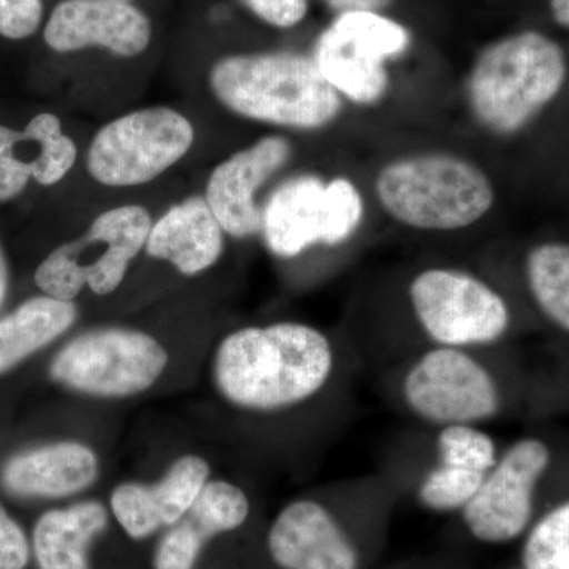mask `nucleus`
Wrapping results in <instances>:
<instances>
[{
	"label": "nucleus",
	"instance_id": "nucleus-19",
	"mask_svg": "<svg viewBox=\"0 0 569 569\" xmlns=\"http://www.w3.org/2000/svg\"><path fill=\"white\" fill-rule=\"evenodd\" d=\"M253 512V498L244 482L213 477L197 503L176 526L167 529L153 550V569H194L212 539L242 529Z\"/></svg>",
	"mask_w": 569,
	"mask_h": 569
},
{
	"label": "nucleus",
	"instance_id": "nucleus-32",
	"mask_svg": "<svg viewBox=\"0 0 569 569\" xmlns=\"http://www.w3.org/2000/svg\"><path fill=\"white\" fill-rule=\"evenodd\" d=\"M119 2H132V0H119Z\"/></svg>",
	"mask_w": 569,
	"mask_h": 569
},
{
	"label": "nucleus",
	"instance_id": "nucleus-2",
	"mask_svg": "<svg viewBox=\"0 0 569 569\" xmlns=\"http://www.w3.org/2000/svg\"><path fill=\"white\" fill-rule=\"evenodd\" d=\"M395 316L350 337L367 365L380 369L429 348L503 347L515 329L507 295L477 269L427 263L400 280Z\"/></svg>",
	"mask_w": 569,
	"mask_h": 569
},
{
	"label": "nucleus",
	"instance_id": "nucleus-7",
	"mask_svg": "<svg viewBox=\"0 0 569 569\" xmlns=\"http://www.w3.org/2000/svg\"><path fill=\"white\" fill-rule=\"evenodd\" d=\"M163 337L138 326H97L71 336L52 356L56 387L93 402H129L156 391L173 369Z\"/></svg>",
	"mask_w": 569,
	"mask_h": 569
},
{
	"label": "nucleus",
	"instance_id": "nucleus-28",
	"mask_svg": "<svg viewBox=\"0 0 569 569\" xmlns=\"http://www.w3.org/2000/svg\"><path fill=\"white\" fill-rule=\"evenodd\" d=\"M264 24L291 29L301 24L309 13V0H239Z\"/></svg>",
	"mask_w": 569,
	"mask_h": 569
},
{
	"label": "nucleus",
	"instance_id": "nucleus-23",
	"mask_svg": "<svg viewBox=\"0 0 569 569\" xmlns=\"http://www.w3.org/2000/svg\"><path fill=\"white\" fill-rule=\"evenodd\" d=\"M78 318L77 302L43 293L0 317V378L69 335Z\"/></svg>",
	"mask_w": 569,
	"mask_h": 569
},
{
	"label": "nucleus",
	"instance_id": "nucleus-5",
	"mask_svg": "<svg viewBox=\"0 0 569 569\" xmlns=\"http://www.w3.org/2000/svg\"><path fill=\"white\" fill-rule=\"evenodd\" d=\"M373 197L397 227L419 234H455L481 223L497 190L488 171L458 152L418 151L378 168Z\"/></svg>",
	"mask_w": 569,
	"mask_h": 569
},
{
	"label": "nucleus",
	"instance_id": "nucleus-10",
	"mask_svg": "<svg viewBox=\"0 0 569 569\" xmlns=\"http://www.w3.org/2000/svg\"><path fill=\"white\" fill-rule=\"evenodd\" d=\"M153 220L144 206L122 204L97 216L88 231L63 242L37 266L33 282L43 295L74 301L86 290L107 298L122 287L144 252Z\"/></svg>",
	"mask_w": 569,
	"mask_h": 569
},
{
	"label": "nucleus",
	"instance_id": "nucleus-30",
	"mask_svg": "<svg viewBox=\"0 0 569 569\" xmlns=\"http://www.w3.org/2000/svg\"><path fill=\"white\" fill-rule=\"evenodd\" d=\"M10 287V269L9 260L7 254L0 247V309H2L3 302H6L7 295H9Z\"/></svg>",
	"mask_w": 569,
	"mask_h": 569
},
{
	"label": "nucleus",
	"instance_id": "nucleus-8",
	"mask_svg": "<svg viewBox=\"0 0 569 569\" xmlns=\"http://www.w3.org/2000/svg\"><path fill=\"white\" fill-rule=\"evenodd\" d=\"M366 212L365 194L348 176L295 174L261 204L260 238L268 253L283 263L313 250L337 252L353 244Z\"/></svg>",
	"mask_w": 569,
	"mask_h": 569
},
{
	"label": "nucleus",
	"instance_id": "nucleus-27",
	"mask_svg": "<svg viewBox=\"0 0 569 569\" xmlns=\"http://www.w3.org/2000/svg\"><path fill=\"white\" fill-rule=\"evenodd\" d=\"M31 557V539L0 501V569H26Z\"/></svg>",
	"mask_w": 569,
	"mask_h": 569
},
{
	"label": "nucleus",
	"instance_id": "nucleus-4",
	"mask_svg": "<svg viewBox=\"0 0 569 569\" xmlns=\"http://www.w3.org/2000/svg\"><path fill=\"white\" fill-rule=\"evenodd\" d=\"M208 80L224 110L247 121L296 132L328 129L347 107L312 56L298 51L228 54L213 63Z\"/></svg>",
	"mask_w": 569,
	"mask_h": 569
},
{
	"label": "nucleus",
	"instance_id": "nucleus-15",
	"mask_svg": "<svg viewBox=\"0 0 569 569\" xmlns=\"http://www.w3.org/2000/svg\"><path fill=\"white\" fill-rule=\"evenodd\" d=\"M213 477L216 468L208 456L198 451L181 452L151 481L123 479L118 482L108 496L111 518L130 539L151 538L176 526L197 503Z\"/></svg>",
	"mask_w": 569,
	"mask_h": 569
},
{
	"label": "nucleus",
	"instance_id": "nucleus-25",
	"mask_svg": "<svg viewBox=\"0 0 569 569\" xmlns=\"http://www.w3.org/2000/svg\"><path fill=\"white\" fill-rule=\"evenodd\" d=\"M523 569H569V500L538 520L522 550Z\"/></svg>",
	"mask_w": 569,
	"mask_h": 569
},
{
	"label": "nucleus",
	"instance_id": "nucleus-3",
	"mask_svg": "<svg viewBox=\"0 0 569 569\" xmlns=\"http://www.w3.org/2000/svg\"><path fill=\"white\" fill-rule=\"evenodd\" d=\"M501 347L429 348L377 369L381 399L417 427H486L509 410Z\"/></svg>",
	"mask_w": 569,
	"mask_h": 569
},
{
	"label": "nucleus",
	"instance_id": "nucleus-22",
	"mask_svg": "<svg viewBox=\"0 0 569 569\" xmlns=\"http://www.w3.org/2000/svg\"><path fill=\"white\" fill-rule=\"evenodd\" d=\"M111 512L99 498H81L67 507L41 512L33 523L31 546L39 569H91V549Z\"/></svg>",
	"mask_w": 569,
	"mask_h": 569
},
{
	"label": "nucleus",
	"instance_id": "nucleus-24",
	"mask_svg": "<svg viewBox=\"0 0 569 569\" xmlns=\"http://www.w3.org/2000/svg\"><path fill=\"white\" fill-rule=\"evenodd\" d=\"M523 279L538 312L569 336V242L545 241L523 258Z\"/></svg>",
	"mask_w": 569,
	"mask_h": 569
},
{
	"label": "nucleus",
	"instance_id": "nucleus-17",
	"mask_svg": "<svg viewBox=\"0 0 569 569\" xmlns=\"http://www.w3.org/2000/svg\"><path fill=\"white\" fill-rule=\"evenodd\" d=\"M102 473L103 458L92 441L58 438L3 460L0 488L20 500H69L99 485Z\"/></svg>",
	"mask_w": 569,
	"mask_h": 569
},
{
	"label": "nucleus",
	"instance_id": "nucleus-14",
	"mask_svg": "<svg viewBox=\"0 0 569 569\" xmlns=\"http://www.w3.org/2000/svg\"><path fill=\"white\" fill-rule=\"evenodd\" d=\"M323 492L288 501L268 535L266 549L279 569H361L362 548L342 518L347 479Z\"/></svg>",
	"mask_w": 569,
	"mask_h": 569
},
{
	"label": "nucleus",
	"instance_id": "nucleus-31",
	"mask_svg": "<svg viewBox=\"0 0 569 569\" xmlns=\"http://www.w3.org/2000/svg\"><path fill=\"white\" fill-rule=\"evenodd\" d=\"M550 13L557 24L569 29V0H550Z\"/></svg>",
	"mask_w": 569,
	"mask_h": 569
},
{
	"label": "nucleus",
	"instance_id": "nucleus-29",
	"mask_svg": "<svg viewBox=\"0 0 569 569\" xmlns=\"http://www.w3.org/2000/svg\"><path fill=\"white\" fill-rule=\"evenodd\" d=\"M326 6L336 14L348 13V11H377L385 13L395 0H325Z\"/></svg>",
	"mask_w": 569,
	"mask_h": 569
},
{
	"label": "nucleus",
	"instance_id": "nucleus-16",
	"mask_svg": "<svg viewBox=\"0 0 569 569\" xmlns=\"http://www.w3.org/2000/svg\"><path fill=\"white\" fill-rule=\"evenodd\" d=\"M293 153V142L284 134H264L213 168L204 200L227 236L238 241L260 236L258 193L287 167Z\"/></svg>",
	"mask_w": 569,
	"mask_h": 569
},
{
	"label": "nucleus",
	"instance_id": "nucleus-21",
	"mask_svg": "<svg viewBox=\"0 0 569 569\" xmlns=\"http://www.w3.org/2000/svg\"><path fill=\"white\" fill-rule=\"evenodd\" d=\"M227 233L204 197H190L171 206L152 223L144 252L170 264L178 274L198 277L222 260Z\"/></svg>",
	"mask_w": 569,
	"mask_h": 569
},
{
	"label": "nucleus",
	"instance_id": "nucleus-20",
	"mask_svg": "<svg viewBox=\"0 0 569 569\" xmlns=\"http://www.w3.org/2000/svg\"><path fill=\"white\" fill-rule=\"evenodd\" d=\"M78 159V148L52 112L33 116L24 130L0 126V203L24 192L28 183L56 186Z\"/></svg>",
	"mask_w": 569,
	"mask_h": 569
},
{
	"label": "nucleus",
	"instance_id": "nucleus-13",
	"mask_svg": "<svg viewBox=\"0 0 569 569\" xmlns=\"http://www.w3.org/2000/svg\"><path fill=\"white\" fill-rule=\"evenodd\" d=\"M553 466L541 437H522L501 449L477 496L459 512L468 533L486 545L520 537L533 520L539 488Z\"/></svg>",
	"mask_w": 569,
	"mask_h": 569
},
{
	"label": "nucleus",
	"instance_id": "nucleus-1",
	"mask_svg": "<svg viewBox=\"0 0 569 569\" xmlns=\"http://www.w3.org/2000/svg\"><path fill=\"white\" fill-rule=\"evenodd\" d=\"M362 367L348 335L287 318L224 332L206 373L224 413L261 447L288 449L320 443L342 429Z\"/></svg>",
	"mask_w": 569,
	"mask_h": 569
},
{
	"label": "nucleus",
	"instance_id": "nucleus-26",
	"mask_svg": "<svg viewBox=\"0 0 569 569\" xmlns=\"http://www.w3.org/2000/svg\"><path fill=\"white\" fill-rule=\"evenodd\" d=\"M41 20V0H0V36L3 39H28L40 28Z\"/></svg>",
	"mask_w": 569,
	"mask_h": 569
},
{
	"label": "nucleus",
	"instance_id": "nucleus-6",
	"mask_svg": "<svg viewBox=\"0 0 569 569\" xmlns=\"http://www.w3.org/2000/svg\"><path fill=\"white\" fill-rule=\"evenodd\" d=\"M567 77V56L556 40L538 31L512 33L478 52L463 80V103L482 132L516 137L556 102Z\"/></svg>",
	"mask_w": 569,
	"mask_h": 569
},
{
	"label": "nucleus",
	"instance_id": "nucleus-11",
	"mask_svg": "<svg viewBox=\"0 0 569 569\" xmlns=\"http://www.w3.org/2000/svg\"><path fill=\"white\" fill-rule=\"evenodd\" d=\"M406 24L377 11L336 14L318 36L312 58L343 102L376 108L392 89V62L411 47Z\"/></svg>",
	"mask_w": 569,
	"mask_h": 569
},
{
	"label": "nucleus",
	"instance_id": "nucleus-18",
	"mask_svg": "<svg viewBox=\"0 0 569 569\" xmlns=\"http://www.w3.org/2000/svg\"><path fill=\"white\" fill-rule=\"evenodd\" d=\"M43 39L61 54L102 48L118 58H137L151 43L152 24L130 2L63 0L52 10Z\"/></svg>",
	"mask_w": 569,
	"mask_h": 569
},
{
	"label": "nucleus",
	"instance_id": "nucleus-12",
	"mask_svg": "<svg viewBox=\"0 0 569 569\" xmlns=\"http://www.w3.org/2000/svg\"><path fill=\"white\" fill-rule=\"evenodd\" d=\"M193 142V123L182 112L141 108L104 123L89 144L86 168L104 187L146 186L181 162Z\"/></svg>",
	"mask_w": 569,
	"mask_h": 569
},
{
	"label": "nucleus",
	"instance_id": "nucleus-9",
	"mask_svg": "<svg viewBox=\"0 0 569 569\" xmlns=\"http://www.w3.org/2000/svg\"><path fill=\"white\" fill-rule=\"evenodd\" d=\"M389 456L387 468L400 492L410 489L419 507L460 512L496 466L500 447L486 427H417Z\"/></svg>",
	"mask_w": 569,
	"mask_h": 569
}]
</instances>
